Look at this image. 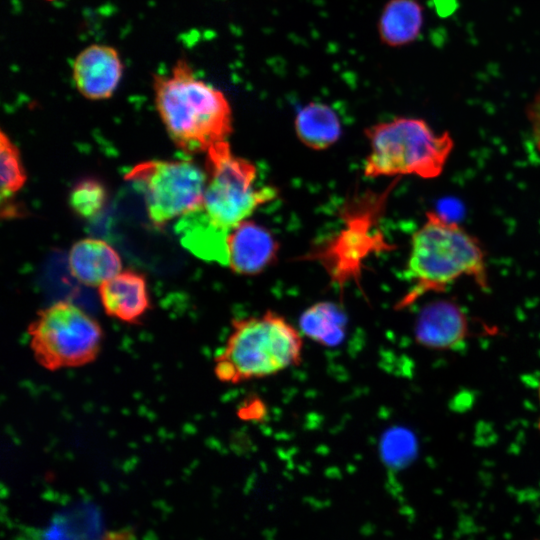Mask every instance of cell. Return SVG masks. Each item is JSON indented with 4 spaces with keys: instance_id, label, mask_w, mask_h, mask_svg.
Segmentation results:
<instances>
[{
    "instance_id": "obj_16",
    "label": "cell",
    "mask_w": 540,
    "mask_h": 540,
    "mask_svg": "<svg viewBox=\"0 0 540 540\" xmlns=\"http://www.w3.org/2000/svg\"><path fill=\"white\" fill-rule=\"evenodd\" d=\"M347 318L343 310L332 302H318L300 316V332L324 346L340 344L346 332Z\"/></svg>"
},
{
    "instance_id": "obj_4",
    "label": "cell",
    "mask_w": 540,
    "mask_h": 540,
    "mask_svg": "<svg viewBox=\"0 0 540 540\" xmlns=\"http://www.w3.org/2000/svg\"><path fill=\"white\" fill-rule=\"evenodd\" d=\"M370 153L364 166L367 177L440 176L453 150L448 131L437 133L423 119L399 117L366 130Z\"/></svg>"
},
{
    "instance_id": "obj_11",
    "label": "cell",
    "mask_w": 540,
    "mask_h": 540,
    "mask_svg": "<svg viewBox=\"0 0 540 540\" xmlns=\"http://www.w3.org/2000/svg\"><path fill=\"white\" fill-rule=\"evenodd\" d=\"M230 268L240 275H257L274 263L278 243L263 226L244 220L228 236Z\"/></svg>"
},
{
    "instance_id": "obj_3",
    "label": "cell",
    "mask_w": 540,
    "mask_h": 540,
    "mask_svg": "<svg viewBox=\"0 0 540 540\" xmlns=\"http://www.w3.org/2000/svg\"><path fill=\"white\" fill-rule=\"evenodd\" d=\"M300 330L269 310L234 319L225 347L215 358L214 372L224 383L238 384L276 375L302 361Z\"/></svg>"
},
{
    "instance_id": "obj_22",
    "label": "cell",
    "mask_w": 540,
    "mask_h": 540,
    "mask_svg": "<svg viewBox=\"0 0 540 540\" xmlns=\"http://www.w3.org/2000/svg\"><path fill=\"white\" fill-rule=\"evenodd\" d=\"M48 1H53V0H48Z\"/></svg>"
},
{
    "instance_id": "obj_9",
    "label": "cell",
    "mask_w": 540,
    "mask_h": 540,
    "mask_svg": "<svg viewBox=\"0 0 540 540\" xmlns=\"http://www.w3.org/2000/svg\"><path fill=\"white\" fill-rule=\"evenodd\" d=\"M123 70V62L114 47L91 44L75 57L72 78L83 97L89 100H105L116 91Z\"/></svg>"
},
{
    "instance_id": "obj_12",
    "label": "cell",
    "mask_w": 540,
    "mask_h": 540,
    "mask_svg": "<svg viewBox=\"0 0 540 540\" xmlns=\"http://www.w3.org/2000/svg\"><path fill=\"white\" fill-rule=\"evenodd\" d=\"M105 312L122 322L136 323L149 309L150 299L143 274L125 270L99 287Z\"/></svg>"
},
{
    "instance_id": "obj_18",
    "label": "cell",
    "mask_w": 540,
    "mask_h": 540,
    "mask_svg": "<svg viewBox=\"0 0 540 540\" xmlns=\"http://www.w3.org/2000/svg\"><path fill=\"white\" fill-rule=\"evenodd\" d=\"M106 201V187L94 178L80 180L69 195L70 207L74 213L85 219L95 218L103 210Z\"/></svg>"
},
{
    "instance_id": "obj_2",
    "label": "cell",
    "mask_w": 540,
    "mask_h": 540,
    "mask_svg": "<svg viewBox=\"0 0 540 540\" xmlns=\"http://www.w3.org/2000/svg\"><path fill=\"white\" fill-rule=\"evenodd\" d=\"M156 109L175 145L185 153L207 152L227 141L232 111L225 95L196 77L190 63L179 58L169 74L153 75Z\"/></svg>"
},
{
    "instance_id": "obj_5",
    "label": "cell",
    "mask_w": 540,
    "mask_h": 540,
    "mask_svg": "<svg viewBox=\"0 0 540 540\" xmlns=\"http://www.w3.org/2000/svg\"><path fill=\"white\" fill-rule=\"evenodd\" d=\"M206 153L207 185L201 205L193 212L229 234L259 206L272 200L276 191L255 186V165L236 156L227 141L214 144Z\"/></svg>"
},
{
    "instance_id": "obj_6",
    "label": "cell",
    "mask_w": 540,
    "mask_h": 540,
    "mask_svg": "<svg viewBox=\"0 0 540 540\" xmlns=\"http://www.w3.org/2000/svg\"><path fill=\"white\" fill-rule=\"evenodd\" d=\"M28 334L35 359L52 371L92 362L103 338L99 323L67 301L56 302L38 312Z\"/></svg>"
},
{
    "instance_id": "obj_17",
    "label": "cell",
    "mask_w": 540,
    "mask_h": 540,
    "mask_svg": "<svg viewBox=\"0 0 540 540\" xmlns=\"http://www.w3.org/2000/svg\"><path fill=\"white\" fill-rule=\"evenodd\" d=\"M1 216L10 218L16 216L17 208L12 203V197L26 182V172L20 152L11 139L1 132Z\"/></svg>"
},
{
    "instance_id": "obj_8",
    "label": "cell",
    "mask_w": 540,
    "mask_h": 540,
    "mask_svg": "<svg viewBox=\"0 0 540 540\" xmlns=\"http://www.w3.org/2000/svg\"><path fill=\"white\" fill-rule=\"evenodd\" d=\"M347 227L315 256L325 267L333 283L343 288L348 282L358 283L362 261L372 249H389L382 235L370 234L368 210L348 214Z\"/></svg>"
},
{
    "instance_id": "obj_7",
    "label": "cell",
    "mask_w": 540,
    "mask_h": 540,
    "mask_svg": "<svg viewBox=\"0 0 540 540\" xmlns=\"http://www.w3.org/2000/svg\"><path fill=\"white\" fill-rule=\"evenodd\" d=\"M126 179L143 194L149 219L161 227L201 205L208 177L190 160H149L133 167Z\"/></svg>"
},
{
    "instance_id": "obj_19",
    "label": "cell",
    "mask_w": 540,
    "mask_h": 540,
    "mask_svg": "<svg viewBox=\"0 0 540 540\" xmlns=\"http://www.w3.org/2000/svg\"><path fill=\"white\" fill-rule=\"evenodd\" d=\"M527 119L535 144L540 151V89L529 102L526 109Z\"/></svg>"
},
{
    "instance_id": "obj_10",
    "label": "cell",
    "mask_w": 540,
    "mask_h": 540,
    "mask_svg": "<svg viewBox=\"0 0 540 540\" xmlns=\"http://www.w3.org/2000/svg\"><path fill=\"white\" fill-rule=\"evenodd\" d=\"M468 334L467 315L451 300L440 299L428 303L416 319V342L429 349H453L462 344Z\"/></svg>"
},
{
    "instance_id": "obj_15",
    "label": "cell",
    "mask_w": 540,
    "mask_h": 540,
    "mask_svg": "<svg viewBox=\"0 0 540 540\" xmlns=\"http://www.w3.org/2000/svg\"><path fill=\"white\" fill-rule=\"evenodd\" d=\"M295 129L306 146L323 150L333 145L341 135V125L335 111L323 103H309L297 114Z\"/></svg>"
},
{
    "instance_id": "obj_21",
    "label": "cell",
    "mask_w": 540,
    "mask_h": 540,
    "mask_svg": "<svg viewBox=\"0 0 540 540\" xmlns=\"http://www.w3.org/2000/svg\"><path fill=\"white\" fill-rule=\"evenodd\" d=\"M534 540H540V537H538V538H536V539H534Z\"/></svg>"
},
{
    "instance_id": "obj_14",
    "label": "cell",
    "mask_w": 540,
    "mask_h": 540,
    "mask_svg": "<svg viewBox=\"0 0 540 540\" xmlns=\"http://www.w3.org/2000/svg\"><path fill=\"white\" fill-rule=\"evenodd\" d=\"M424 25L423 7L418 0H389L378 20L380 40L400 47L414 42Z\"/></svg>"
},
{
    "instance_id": "obj_1",
    "label": "cell",
    "mask_w": 540,
    "mask_h": 540,
    "mask_svg": "<svg viewBox=\"0 0 540 540\" xmlns=\"http://www.w3.org/2000/svg\"><path fill=\"white\" fill-rule=\"evenodd\" d=\"M486 264L485 251L475 236L440 213L427 211L425 222L411 238L405 270L411 288L396 309L411 306L424 294L442 293L463 276L487 291Z\"/></svg>"
},
{
    "instance_id": "obj_20",
    "label": "cell",
    "mask_w": 540,
    "mask_h": 540,
    "mask_svg": "<svg viewBox=\"0 0 540 540\" xmlns=\"http://www.w3.org/2000/svg\"><path fill=\"white\" fill-rule=\"evenodd\" d=\"M538 395H539V401H540V383H539Z\"/></svg>"
},
{
    "instance_id": "obj_13",
    "label": "cell",
    "mask_w": 540,
    "mask_h": 540,
    "mask_svg": "<svg viewBox=\"0 0 540 540\" xmlns=\"http://www.w3.org/2000/svg\"><path fill=\"white\" fill-rule=\"evenodd\" d=\"M72 276L90 287H100L121 272L119 254L105 241L85 238L73 244L68 255Z\"/></svg>"
}]
</instances>
